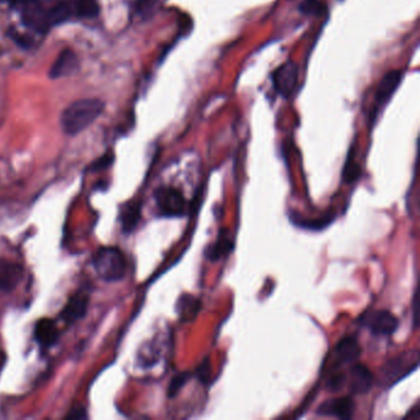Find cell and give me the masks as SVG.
Returning a JSON list of instances; mask_svg holds the SVG:
<instances>
[{
  "label": "cell",
  "instance_id": "1",
  "mask_svg": "<svg viewBox=\"0 0 420 420\" xmlns=\"http://www.w3.org/2000/svg\"><path fill=\"white\" fill-rule=\"evenodd\" d=\"M21 13L26 26L47 31L68 20L76 19V0H10Z\"/></svg>",
  "mask_w": 420,
  "mask_h": 420
},
{
  "label": "cell",
  "instance_id": "2",
  "mask_svg": "<svg viewBox=\"0 0 420 420\" xmlns=\"http://www.w3.org/2000/svg\"><path fill=\"white\" fill-rule=\"evenodd\" d=\"M105 104L100 99H81L68 105L61 115V126L64 134L76 136L103 114Z\"/></svg>",
  "mask_w": 420,
  "mask_h": 420
},
{
  "label": "cell",
  "instance_id": "3",
  "mask_svg": "<svg viewBox=\"0 0 420 420\" xmlns=\"http://www.w3.org/2000/svg\"><path fill=\"white\" fill-rule=\"evenodd\" d=\"M91 263L98 276L106 282L121 281L127 270L124 253L116 247H103L99 249L94 254Z\"/></svg>",
  "mask_w": 420,
  "mask_h": 420
},
{
  "label": "cell",
  "instance_id": "4",
  "mask_svg": "<svg viewBox=\"0 0 420 420\" xmlns=\"http://www.w3.org/2000/svg\"><path fill=\"white\" fill-rule=\"evenodd\" d=\"M418 360L419 358L416 351L402 354L388 360L380 370L382 383L390 387L393 386L396 382L401 381L402 378H406L418 368Z\"/></svg>",
  "mask_w": 420,
  "mask_h": 420
},
{
  "label": "cell",
  "instance_id": "5",
  "mask_svg": "<svg viewBox=\"0 0 420 420\" xmlns=\"http://www.w3.org/2000/svg\"><path fill=\"white\" fill-rule=\"evenodd\" d=\"M154 201L162 217H182L187 212V200L177 187H158L154 191Z\"/></svg>",
  "mask_w": 420,
  "mask_h": 420
},
{
  "label": "cell",
  "instance_id": "6",
  "mask_svg": "<svg viewBox=\"0 0 420 420\" xmlns=\"http://www.w3.org/2000/svg\"><path fill=\"white\" fill-rule=\"evenodd\" d=\"M360 325L368 328L373 335L390 337L396 333L399 322L390 310H373L363 315L360 318Z\"/></svg>",
  "mask_w": 420,
  "mask_h": 420
},
{
  "label": "cell",
  "instance_id": "7",
  "mask_svg": "<svg viewBox=\"0 0 420 420\" xmlns=\"http://www.w3.org/2000/svg\"><path fill=\"white\" fill-rule=\"evenodd\" d=\"M297 83H298V66L292 61L284 63L272 74V84L275 91L286 99L292 95Z\"/></svg>",
  "mask_w": 420,
  "mask_h": 420
},
{
  "label": "cell",
  "instance_id": "8",
  "mask_svg": "<svg viewBox=\"0 0 420 420\" xmlns=\"http://www.w3.org/2000/svg\"><path fill=\"white\" fill-rule=\"evenodd\" d=\"M89 307V295L84 291H78L68 300L59 318L66 325H73L76 320H81L86 315Z\"/></svg>",
  "mask_w": 420,
  "mask_h": 420
},
{
  "label": "cell",
  "instance_id": "9",
  "mask_svg": "<svg viewBox=\"0 0 420 420\" xmlns=\"http://www.w3.org/2000/svg\"><path fill=\"white\" fill-rule=\"evenodd\" d=\"M355 411V403L350 397H342L337 399L322 403L317 408V414L322 416H333L338 419H350Z\"/></svg>",
  "mask_w": 420,
  "mask_h": 420
},
{
  "label": "cell",
  "instance_id": "10",
  "mask_svg": "<svg viewBox=\"0 0 420 420\" xmlns=\"http://www.w3.org/2000/svg\"><path fill=\"white\" fill-rule=\"evenodd\" d=\"M24 277V269L9 259L0 258V292L14 291Z\"/></svg>",
  "mask_w": 420,
  "mask_h": 420
},
{
  "label": "cell",
  "instance_id": "11",
  "mask_svg": "<svg viewBox=\"0 0 420 420\" xmlns=\"http://www.w3.org/2000/svg\"><path fill=\"white\" fill-rule=\"evenodd\" d=\"M346 383H349V388L353 395H365L373 387V373L365 365L355 363L349 371Z\"/></svg>",
  "mask_w": 420,
  "mask_h": 420
},
{
  "label": "cell",
  "instance_id": "12",
  "mask_svg": "<svg viewBox=\"0 0 420 420\" xmlns=\"http://www.w3.org/2000/svg\"><path fill=\"white\" fill-rule=\"evenodd\" d=\"M34 338L43 351L52 348L59 338V330L56 322L48 318L38 320L35 325Z\"/></svg>",
  "mask_w": 420,
  "mask_h": 420
},
{
  "label": "cell",
  "instance_id": "13",
  "mask_svg": "<svg viewBox=\"0 0 420 420\" xmlns=\"http://www.w3.org/2000/svg\"><path fill=\"white\" fill-rule=\"evenodd\" d=\"M79 68V59L76 52L72 49H64L59 53L57 59L53 63L52 67L49 69V78L59 79L64 76H72Z\"/></svg>",
  "mask_w": 420,
  "mask_h": 420
},
{
  "label": "cell",
  "instance_id": "14",
  "mask_svg": "<svg viewBox=\"0 0 420 420\" xmlns=\"http://www.w3.org/2000/svg\"><path fill=\"white\" fill-rule=\"evenodd\" d=\"M402 76H403L402 71L396 69V71H390L382 78L375 95V100L378 103V105H383L391 99V96L395 94L397 88L401 84Z\"/></svg>",
  "mask_w": 420,
  "mask_h": 420
},
{
  "label": "cell",
  "instance_id": "15",
  "mask_svg": "<svg viewBox=\"0 0 420 420\" xmlns=\"http://www.w3.org/2000/svg\"><path fill=\"white\" fill-rule=\"evenodd\" d=\"M334 351L338 365L340 363L345 365V363H354L360 358L361 348L355 337H345L335 346Z\"/></svg>",
  "mask_w": 420,
  "mask_h": 420
},
{
  "label": "cell",
  "instance_id": "16",
  "mask_svg": "<svg viewBox=\"0 0 420 420\" xmlns=\"http://www.w3.org/2000/svg\"><path fill=\"white\" fill-rule=\"evenodd\" d=\"M142 206L139 202H127L119 210V222L124 233H132L141 221Z\"/></svg>",
  "mask_w": 420,
  "mask_h": 420
},
{
  "label": "cell",
  "instance_id": "17",
  "mask_svg": "<svg viewBox=\"0 0 420 420\" xmlns=\"http://www.w3.org/2000/svg\"><path fill=\"white\" fill-rule=\"evenodd\" d=\"M200 300L192 295L184 293L177 301V313L184 322H191V320H195L196 315H199V312H200Z\"/></svg>",
  "mask_w": 420,
  "mask_h": 420
},
{
  "label": "cell",
  "instance_id": "18",
  "mask_svg": "<svg viewBox=\"0 0 420 420\" xmlns=\"http://www.w3.org/2000/svg\"><path fill=\"white\" fill-rule=\"evenodd\" d=\"M232 248H233V244L231 239L227 238V234H221L217 242L211 244L210 247L206 249V257L212 262H217L222 257H225L226 254H228Z\"/></svg>",
  "mask_w": 420,
  "mask_h": 420
},
{
  "label": "cell",
  "instance_id": "19",
  "mask_svg": "<svg viewBox=\"0 0 420 420\" xmlns=\"http://www.w3.org/2000/svg\"><path fill=\"white\" fill-rule=\"evenodd\" d=\"M100 13L98 0H76V19H93Z\"/></svg>",
  "mask_w": 420,
  "mask_h": 420
},
{
  "label": "cell",
  "instance_id": "20",
  "mask_svg": "<svg viewBox=\"0 0 420 420\" xmlns=\"http://www.w3.org/2000/svg\"><path fill=\"white\" fill-rule=\"evenodd\" d=\"M334 218L327 217V218H320V220L310 221L302 218L301 216L293 214L291 215V221L293 225L298 226L301 228L308 229V231H320L325 229L327 226H329Z\"/></svg>",
  "mask_w": 420,
  "mask_h": 420
},
{
  "label": "cell",
  "instance_id": "21",
  "mask_svg": "<svg viewBox=\"0 0 420 420\" xmlns=\"http://www.w3.org/2000/svg\"><path fill=\"white\" fill-rule=\"evenodd\" d=\"M298 10L302 14L308 15V16H320L327 11V6L320 0H305L298 6Z\"/></svg>",
  "mask_w": 420,
  "mask_h": 420
},
{
  "label": "cell",
  "instance_id": "22",
  "mask_svg": "<svg viewBox=\"0 0 420 420\" xmlns=\"http://www.w3.org/2000/svg\"><path fill=\"white\" fill-rule=\"evenodd\" d=\"M191 376H192V373H187V371H185V373H180L175 375V376L173 378L170 385H169V388H168V395H169V397L177 396L182 387L185 386L187 382H189Z\"/></svg>",
  "mask_w": 420,
  "mask_h": 420
},
{
  "label": "cell",
  "instance_id": "23",
  "mask_svg": "<svg viewBox=\"0 0 420 420\" xmlns=\"http://www.w3.org/2000/svg\"><path fill=\"white\" fill-rule=\"evenodd\" d=\"M115 156L112 153H106L103 157L98 158L95 162L91 163V167H89L88 170L91 173L103 172V170H105V169L112 165Z\"/></svg>",
  "mask_w": 420,
  "mask_h": 420
},
{
  "label": "cell",
  "instance_id": "24",
  "mask_svg": "<svg viewBox=\"0 0 420 420\" xmlns=\"http://www.w3.org/2000/svg\"><path fill=\"white\" fill-rule=\"evenodd\" d=\"M360 177V168L354 162L353 157H349L348 162L344 167L343 177L345 182H354Z\"/></svg>",
  "mask_w": 420,
  "mask_h": 420
},
{
  "label": "cell",
  "instance_id": "25",
  "mask_svg": "<svg viewBox=\"0 0 420 420\" xmlns=\"http://www.w3.org/2000/svg\"><path fill=\"white\" fill-rule=\"evenodd\" d=\"M210 363H209V360H205L204 363H201L200 368L196 370L195 375L202 383H206L210 378Z\"/></svg>",
  "mask_w": 420,
  "mask_h": 420
},
{
  "label": "cell",
  "instance_id": "26",
  "mask_svg": "<svg viewBox=\"0 0 420 420\" xmlns=\"http://www.w3.org/2000/svg\"><path fill=\"white\" fill-rule=\"evenodd\" d=\"M67 418L69 419H79V418H86V411L84 409H76L72 413L68 414Z\"/></svg>",
  "mask_w": 420,
  "mask_h": 420
},
{
  "label": "cell",
  "instance_id": "27",
  "mask_svg": "<svg viewBox=\"0 0 420 420\" xmlns=\"http://www.w3.org/2000/svg\"><path fill=\"white\" fill-rule=\"evenodd\" d=\"M418 293L414 295V300H413V320H414V325H418Z\"/></svg>",
  "mask_w": 420,
  "mask_h": 420
}]
</instances>
